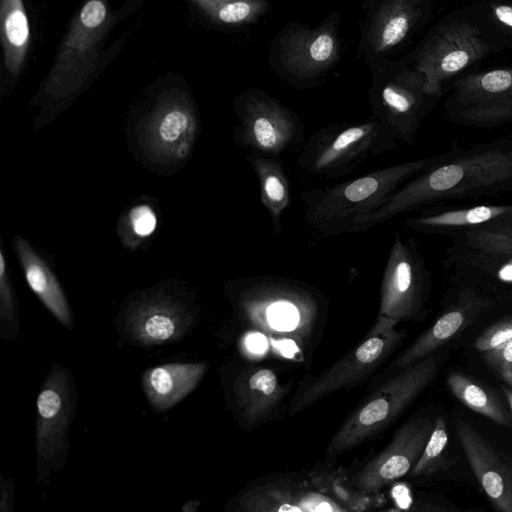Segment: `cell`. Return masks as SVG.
<instances>
[{
    "mask_svg": "<svg viewBox=\"0 0 512 512\" xmlns=\"http://www.w3.org/2000/svg\"><path fill=\"white\" fill-rule=\"evenodd\" d=\"M494 303L495 299L474 288L460 285L449 308L396 358L392 368L404 369L429 356L463 331Z\"/></svg>",
    "mask_w": 512,
    "mask_h": 512,
    "instance_id": "cell-19",
    "label": "cell"
},
{
    "mask_svg": "<svg viewBox=\"0 0 512 512\" xmlns=\"http://www.w3.org/2000/svg\"><path fill=\"white\" fill-rule=\"evenodd\" d=\"M199 135L191 98L176 91L161 95L129 128L130 147L148 167L175 171L190 157Z\"/></svg>",
    "mask_w": 512,
    "mask_h": 512,
    "instance_id": "cell-3",
    "label": "cell"
},
{
    "mask_svg": "<svg viewBox=\"0 0 512 512\" xmlns=\"http://www.w3.org/2000/svg\"><path fill=\"white\" fill-rule=\"evenodd\" d=\"M207 370L205 363H169L143 373V387L150 404L164 411L180 402L199 383Z\"/></svg>",
    "mask_w": 512,
    "mask_h": 512,
    "instance_id": "cell-24",
    "label": "cell"
},
{
    "mask_svg": "<svg viewBox=\"0 0 512 512\" xmlns=\"http://www.w3.org/2000/svg\"><path fill=\"white\" fill-rule=\"evenodd\" d=\"M505 396H506L508 405H509V407H510V409L512 411V390L506 389L505 390Z\"/></svg>",
    "mask_w": 512,
    "mask_h": 512,
    "instance_id": "cell-39",
    "label": "cell"
},
{
    "mask_svg": "<svg viewBox=\"0 0 512 512\" xmlns=\"http://www.w3.org/2000/svg\"><path fill=\"white\" fill-rule=\"evenodd\" d=\"M512 190V139L464 149L404 183L377 210L358 219L353 233L365 232L402 214L448 200L492 196Z\"/></svg>",
    "mask_w": 512,
    "mask_h": 512,
    "instance_id": "cell-1",
    "label": "cell"
},
{
    "mask_svg": "<svg viewBox=\"0 0 512 512\" xmlns=\"http://www.w3.org/2000/svg\"><path fill=\"white\" fill-rule=\"evenodd\" d=\"M234 142L248 154L279 158L304 140L299 117L263 93H247L237 107Z\"/></svg>",
    "mask_w": 512,
    "mask_h": 512,
    "instance_id": "cell-6",
    "label": "cell"
},
{
    "mask_svg": "<svg viewBox=\"0 0 512 512\" xmlns=\"http://www.w3.org/2000/svg\"><path fill=\"white\" fill-rule=\"evenodd\" d=\"M238 303L255 323L269 324L279 331L294 329L316 309V301L305 287L279 277L250 279Z\"/></svg>",
    "mask_w": 512,
    "mask_h": 512,
    "instance_id": "cell-13",
    "label": "cell"
},
{
    "mask_svg": "<svg viewBox=\"0 0 512 512\" xmlns=\"http://www.w3.org/2000/svg\"><path fill=\"white\" fill-rule=\"evenodd\" d=\"M436 97L425 92L421 74L403 73L382 85L374 105L380 129L373 156L413 144Z\"/></svg>",
    "mask_w": 512,
    "mask_h": 512,
    "instance_id": "cell-9",
    "label": "cell"
},
{
    "mask_svg": "<svg viewBox=\"0 0 512 512\" xmlns=\"http://www.w3.org/2000/svg\"><path fill=\"white\" fill-rule=\"evenodd\" d=\"M512 222V203L450 206L441 203L414 212L407 227L423 235L450 237L452 240L473 233H496Z\"/></svg>",
    "mask_w": 512,
    "mask_h": 512,
    "instance_id": "cell-17",
    "label": "cell"
},
{
    "mask_svg": "<svg viewBox=\"0 0 512 512\" xmlns=\"http://www.w3.org/2000/svg\"><path fill=\"white\" fill-rule=\"evenodd\" d=\"M259 184L260 201L267 210L276 235L281 233V216L290 205L287 174L279 158L247 154Z\"/></svg>",
    "mask_w": 512,
    "mask_h": 512,
    "instance_id": "cell-26",
    "label": "cell"
},
{
    "mask_svg": "<svg viewBox=\"0 0 512 512\" xmlns=\"http://www.w3.org/2000/svg\"><path fill=\"white\" fill-rule=\"evenodd\" d=\"M433 427L434 421L426 417L407 421L396 431L390 443L354 475L351 480L353 487L362 494H371L409 474L419 460Z\"/></svg>",
    "mask_w": 512,
    "mask_h": 512,
    "instance_id": "cell-15",
    "label": "cell"
},
{
    "mask_svg": "<svg viewBox=\"0 0 512 512\" xmlns=\"http://www.w3.org/2000/svg\"><path fill=\"white\" fill-rule=\"evenodd\" d=\"M449 436L445 419L438 416L424 450L409 473L410 476H423L436 473L445 465V451Z\"/></svg>",
    "mask_w": 512,
    "mask_h": 512,
    "instance_id": "cell-31",
    "label": "cell"
},
{
    "mask_svg": "<svg viewBox=\"0 0 512 512\" xmlns=\"http://www.w3.org/2000/svg\"><path fill=\"white\" fill-rule=\"evenodd\" d=\"M458 146L415 160L370 171L351 180L306 190L300 195L307 226L317 238L353 233L358 219L384 205L404 183L450 158Z\"/></svg>",
    "mask_w": 512,
    "mask_h": 512,
    "instance_id": "cell-2",
    "label": "cell"
},
{
    "mask_svg": "<svg viewBox=\"0 0 512 512\" xmlns=\"http://www.w3.org/2000/svg\"><path fill=\"white\" fill-rule=\"evenodd\" d=\"M156 226L157 216L153 208L148 204L135 205L122 219L121 236L125 243L136 244L149 237Z\"/></svg>",
    "mask_w": 512,
    "mask_h": 512,
    "instance_id": "cell-32",
    "label": "cell"
},
{
    "mask_svg": "<svg viewBox=\"0 0 512 512\" xmlns=\"http://www.w3.org/2000/svg\"><path fill=\"white\" fill-rule=\"evenodd\" d=\"M13 249L30 289L58 321L71 328L73 325L71 310L64 291L48 262L20 235L13 237Z\"/></svg>",
    "mask_w": 512,
    "mask_h": 512,
    "instance_id": "cell-23",
    "label": "cell"
},
{
    "mask_svg": "<svg viewBox=\"0 0 512 512\" xmlns=\"http://www.w3.org/2000/svg\"><path fill=\"white\" fill-rule=\"evenodd\" d=\"M455 430L469 466L493 506L512 512V472L493 447L469 423L457 420Z\"/></svg>",
    "mask_w": 512,
    "mask_h": 512,
    "instance_id": "cell-20",
    "label": "cell"
},
{
    "mask_svg": "<svg viewBox=\"0 0 512 512\" xmlns=\"http://www.w3.org/2000/svg\"><path fill=\"white\" fill-rule=\"evenodd\" d=\"M379 129L375 118L321 128L303 145L297 167L322 181L344 177L368 156H373Z\"/></svg>",
    "mask_w": 512,
    "mask_h": 512,
    "instance_id": "cell-5",
    "label": "cell"
},
{
    "mask_svg": "<svg viewBox=\"0 0 512 512\" xmlns=\"http://www.w3.org/2000/svg\"><path fill=\"white\" fill-rule=\"evenodd\" d=\"M429 286L430 275L415 242L397 233L384 267L379 315L398 321L416 316Z\"/></svg>",
    "mask_w": 512,
    "mask_h": 512,
    "instance_id": "cell-11",
    "label": "cell"
},
{
    "mask_svg": "<svg viewBox=\"0 0 512 512\" xmlns=\"http://www.w3.org/2000/svg\"><path fill=\"white\" fill-rule=\"evenodd\" d=\"M486 46L478 31L465 23L442 27L423 47L416 67L424 79V90L438 96L446 80L479 59Z\"/></svg>",
    "mask_w": 512,
    "mask_h": 512,
    "instance_id": "cell-14",
    "label": "cell"
},
{
    "mask_svg": "<svg viewBox=\"0 0 512 512\" xmlns=\"http://www.w3.org/2000/svg\"><path fill=\"white\" fill-rule=\"evenodd\" d=\"M446 382L452 394L470 410L489 418L496 424L502 426L511 424L510 415L499 400L479 384L459 373L450 374Z\"/></svg>",
    "mask_w": 512,
    "mask_h": 512,
    "instance_id": "cell-29",
    "label": "cell"
},
{
    "mask_svg": "<svg viewBox=\"0 0 512 512\" xmlns=\"http://www.w3.org/2000/svg\"><path fill=\"white\" fill-rule=\"evenodd\" d=\"M439 361L427 356L406 367L358 406L331 438L328 454L351 450L389 426L436 378Z\"/></svg>",
    "mask_w": 512,
    "mask_h": 512,
    "instance_id": "cell-4",
    "label": "cell"
},
{
    "mask_svg": "<svg viewBox=\"0 0 512 512\" xmlns=\"http://www.w3.org/2000/svg\"><path fill=\"white\" fill-rule=\"evenodd\" d=\"M198 505H199V502H188L182 507V510L195 511L197 509Z\"/></svg>",
    "mask_w": 512,
    "mask_h": 512,
    "instance_id": "cell-37",
    "label": "cell"
},
{
    "mask_svg": "<svg viewBox=\"0 0 512 512\" xmlns=\"http://www.w3.org/2000/svg\"><path fill=\"white\" fill-rule=\"evenodd\" d=\"M67 370L56 365L48 373L37 398L36 448L39 478L49 474L63 451L73 408Z\"/></svg>",
    "mask_w": 512,
    "mask_h": 512,
    "instance_id": "cell-16",
    "label": "cell"
},
{
    "mask_svg": "<svg viewBox=\"0 0 512 512\" xmlns=\"http://www.w3.org/2000/svg\"><path fill=\"white\" fill-rule=\"evenodd\" d=\"M285 392L276 374L266 367L243 372L235 383V396L241 415L250 427L265 419Z\"/></svg>",
    "mask_w": 512,
    "mask_h": 512,
    "instance_id": "cell-25",
    "label": "cell"
},
{
    "mask_svg": "<svg viewBox=\"0 0 512 512\" xmlns=\"http://www.w3.org/2000/svg\"><path fill=\"white\" fill-rule=\"evenodd\" d=\"M403 337L404 334L394 328L369 333L361 344L303 385L289 407V415H295L336 390L363 381L388 358Z\"/></svg>",
    "mask_w": 512,
    "mask_h": 512,
    "instance_id": "cell-12",
    "label": "cell"
},
{
    "mask_svg": "<svg viewBox=\"0 0 512 512\" xmlns=\"http://www.w3.org/2000/svg\"><path fill=\"white\" fill-rule=\"evenodd\" d=\"M483 358L512 387V341L483 352Z\"/></svg>",
    "mask_w": 512,
    "mask_h": 512,
    "instance_id": "cell-35",
    "label": "cell"
},
{
    "mask_svg": "<svg viewBox=\"0 0 512 512\" xmlns=\"http://www.w3.org/2000/svg\"><path fill=\"white\" fill-rule=\"evenodd\" d=\"M446 117L466 127L491 128L512 122V68L468 75L454 83Z\"/></svg>",
    "mask_w": 512,
    "mask_h": 512,
    "instance_id": "cell-8",
    "label": "cell"
},
{
    "mask_svg": "<svg viewBox=\"0 0 512 512\" xmlns=\"http://www.w3.org/2000/svg\"><path fill=\"white\" fill-rule=\"evenodd\" d=\"M214 21L245 24L255 21L268 9L266 0H192Z\"/></svg>",
    "mask_w": 512,
    "mask_h": 512,
    "instance_id": "cell-30",
    "label": "cell"
},
{
    "mask_svg": "<svg viewBox=\"0 0 512 512\" xmlns=\"http://www.w3.org/2000/svg\"><path fill=\"white\" fill-rule=\"evenodd\" d=\"M339 42L331 24L317 29H295L281 40L282 66L304 80L318 76L337 59Z\"/></svg>",
    "mask_w": 512,
    "mask_h": 512,
    "instance_id": "cell-21",
    "label": "cell"
},
{
    "mask_svg": "<svg viewBox=\"0 0 512 512\" xmlns=\"http://www.w3.org/2000/svg\"><path fill=\"white\" fill-rule=\"evenodd\" d=\"M106 16L102 0H89L83 5L44 85V94L49 99L68 98L82 86L96 60Z\"/></svg>",
    "mask_w": 512,
    "mask_h": 512,
    "instance_id": "cell-10",
    "label": "cell"
},
{
    "mask_svg": "<svg viewBox=\"0 0 512 512\" xmlns=\"http://www.w3.org/2000/svg\"><path fill=\"white\" fill-rule=\"evenodd\" d=\"M496 233L506 235V236L512 238V222L507 228H505L504 230H502L500 232H496Z\"/></svg>",
    "mask_w": 512,
    "mask_h": 512,
    "instance_id": "cell-38",
    "label": "cell"
},
{
    "mask_svg": "<svg viewBox=\"0 0 512 512\" xmlns=\"http://www.w3.org/2000/svg\"><path fill=\"white\" fill-rule=\"evenodd\" d=\"M416 15V5L412 0H385L376 11L369 29L371 49L381 53L399 44L408 34Z\"/></svg>",
    "mask_w": 512,
    "mask_h": 512,
    "instance_id": "cell-27",
    "label": "cell"
},
{
    "mask_svg": "<svg viewBox=\"0 0 512 512\" xmlns=\"http://www.w3.org/2000/svg\"><path fill=\"white\" fill-rule=\"evenodd\" d=\"M444 270L462 286L482 290L512 289V238L473 233L452 240Z\"/></svg>",
    "mask_w": 512,
    "mask_h": 512,
    "instance_id": "cell-7",
    "label": "cell"
},
{
    "mask_svg": "<svg viewBox=\"0 0 512 512\" xmlns=\"http://www.w3.org/2000/svg\"><path fill=\"white\" fill-rule=\"evenodd\" d=\"M512 341V315L488 326L474 341L473 346L485 352Z\"/></svg>",
    "mask_w": 512,
    "mask_h": 512,
    "instance_id": "cell-34",
    "label": "cell"
},
{
    "mask_svg": "<svg viewBox=\"0 0 512 512\" xmlns=\"http://www.w3.org/2000/svg\"><path fill=\"white\" fill-rule=\"evenodd\" d=\"M240 506L251 512L343 511L328 496L290 480H277L254 486L240 497Z\"/></svg>",
    "mask_w": 512,
    "mask_h": 512,
    "instance_id": "cell-22",
    "label": "cell"
},
{
    "mask_svg": "<svg viewBox=\"0 0 512 512\" xmlns=\"http://www.w3.org/2000/svg\"><path fill=\"white\" fill-rule=\"evenodd\" d=\"M126 330L142 345H159L181 338L193 316L187 306L163 293L145 295L126 312Z\"/></svg>",
    "mask_w": 512,
    "mask_h": 512,
    "instance_id": "cell-18",
    "label": "cell"
},
{
    "mask_svg": "<svg viewBox=\"0 0 512 512\" xmlns=\"http://www.w3.org/2000/svg\"><path fill=\"white\" fill-rule=\"evenodd\" d=\"M495 17L504 25L512 28V5H497L493 7Z\"/></svg>",
    "mask_w": 512,
    "mask_h": 512,
    "instance_id": "cell-36",
    "label": "cell"
},
{
    "mask_svg": "<svg viewBox=\"0 0 512 512\" xmlns=\"http://www.w3.org/2000/svg\"><path fill=\"white\" fill-rule=\"evenodd\" d=\"M0 32L6 69L18 76L30 41V28L23 0H1Z\"/></svg>",
    "mask_w": 512,
    "mask_h": 512,
    "instance_id": "cell-28",
    "label": "cell"
},
{
    "mask_svg": "<svg viewBox=\"0 0 512 512\" xmlns=\"http://www.w3.org/2000/svg\"><path fill=\"white\" fill-rule=\"evenodd\" d=\"M0 317L8 329L17 321V301L6 262L3 245L0 240Z\"/></svg>",
    "mask_w": 512,
    "mask_h": 512,
    "instance_id": "cell-33",
    "label": "cell"
}]
</instances>
